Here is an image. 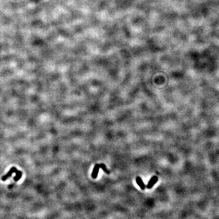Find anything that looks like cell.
Segmentation results:
<instances>
[{"label":"cell","mask_w":219,"mask_h":219,"mask_svg":"<svg viewBox=\"0 0 219 219\" xmlns=\"http://www.w3.org/2000/svg\"><path fill=\"white\" fill-rule=\"evenodd\" d=\"M17 170H17V169L15 167H12V168H11L10 170L7 173V174L2 177V181H6L8 178H10L13 173H14V172L15 173Z\"/></svg>","instance_id":"obj_2"},{"label":"cell","mask_w":219,"mask_h":219,"mask_svg":"<svg viewBox=\"0 0 219 219\" xmlns=\"http://www.w3.org/2000/svg\"><path fill=\"white\" fill-rule=\"evenodd\" d=\"M15 173H16V176H15V177H14V180L15 182H17L21 178L22 173L20 170H17L15 172Z\"/></svg>","instance_id":"obj_5"},{"label":"cell","mask_w":219,"mask_h":219,"mask_svg":"<svg viewBox=\"0 0 219 219\" xmlns=\"http://www.w3.org/2000/svg\"><path fill=\"white\" fill-rule=\"evenodd\" d=\"M158 180V178L157 176H155L152 177L148 183V184L147 185V188L148 189H151L154 186V185L156 184Z\"/></svg>","instance_id":"obj_1"},{"label":"cell","mask_w":219,"mask_h":219,"mask_svg":"<svg viewBox=\"0 0 219 219\" xmlns=\"http://www.w3.org/2000/svg\"><path fill=\"white\" fill-rule=\"evenodd\" d=\"M100 168H101L102 169V170H103L104 172H106L107 173H109L110 172H109V171H108V170L107 169L106 165H105L104 164H103V163L100 164Z\"/></svg>","instance_id":"obj_6"},{"label":"cell","mask_w":219,"mask_h":219,"mask_svg":"<svg viewBox=\"0 0 219 219\" xmlns=\"http://www.w3.org/2000/svg\"><path fill=\"white\" fill-rule=\"evenodd\" d=\"M136 182L137 183V184L140 187V188H141V189L144 190L145 189L146 186H145L144 183L143 182V181L141 177H136Z\"/></svg>","instance_id":"obj_4"},{"label":"cell","mask_w":219,"mask_h":219,"mask_svg":"<svg viewBox=\"0 0 219 219\" xmlns=\"http://www.w3.org/2000/svg\"><path fill=\"white\" fill-rule=\"evenodd\" d=\"M100 164H96L95 165L94 168H93L92 172V174H91V176L93 179H96L98 177L99 170H100Z\"/></svg>","instance_id":"obj_3"}]
</instances>
